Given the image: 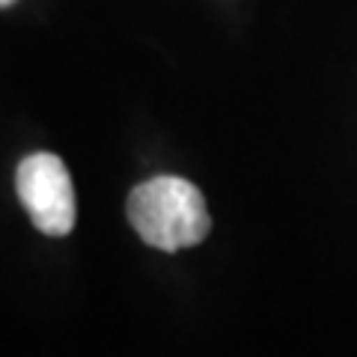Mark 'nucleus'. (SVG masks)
Returning <instances> with one entry per match:
<instances>
[{
  "label": "nucleus",
  "instance_id": "nucleus-1",
  "mask_svg": "<svg viewBox=\"0 0 357 357\" xmlns=\"http://www.w3.org/2000/svg\"><path fill=\"white\" fill-rule=\"evenodd\" d=\"M128 220L149 248L167 253L194 248L211 229L203 191L178 176H155L140 182L128 194Z\"/></svg>",
  "mask_w": 357,
  "mask_h": 357
},
{
  "label": "nucleus",
  "instance_id": "nucleus-2",
  "mask_svg": "<svg viewBox=\"0 0 357 357\" xmlns=\"http://www.w3.org/2000/svg\"><path fill=\"white\" fill-rule=\"evenodd\" d=\"M15 191L33 227L45 236H69L75 227V188L66 164L51 152H33L18 164Z\"/></svg>",
  "mask_w": 357,
  "mask_h": 357
},
{
  "label": "nucleus",
  "instance_id": "nucleus-3",
  "mask_svg": "<svg viewBox=\"0 0 357 357\" xmlns=\"http://www.w3.org/2000/svg\"><path fill=\"white\" fill-rule=\"evenodd\" d=\"M15 3V0H0V9H3V6H13Z\"/></svg>",
  "mask_w": 357,
  "mask_h": 357
}]
</instances>
